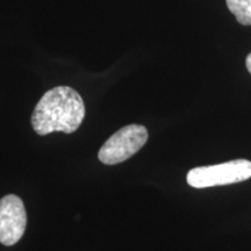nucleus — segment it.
<instances>
[{
	"instance_id": "3",
	"label": "nucleus",
	"mask_w": 251,
	"mask_h": 251,
	"mask_svg": "<svg viewBox=\"0 0 251 251\" xmlns=\"http://www.w3.org/2000/svg\"><path fill=\"white\" fill-rule=\"evenodd\" d=\"M148 141L144 126L129 125L121 128L103 143L99 150V161L107 165L119 164L134 156Z\"/></svg>"
},
{
	"instance_id": "6",
	"label": "nucleus",
	"mask_w": 251,
	"mask_h": 251,
	"mask_svg": "<svg viewBox=\"0 0 251 251\" xmlns=\"http://www.w3.org/2000/svg\"><path fill=\"white\" fill-rule=\"evenodd\" d=\"M246 64H247V69H248V71H249L250 74H251V54L248 55L247 61H246Z\"/></svg>"
},
{
	"instance_id": "2",
	"label": "nucleus",
	"mask_w": 251,
	"mask_h": 251,
	"mask_svg": "<svg viewBox=\"0 0 251 251\" xmlns=\"http://www.w3.org/2000/svg\"><path fill=\"white\" fill-rule=\"evenodd\" d=\"M251 177V162L236 159L222 164L199 166L188 171L187 184L194 188H206L241 183Z\"/></svg>"
},
{
	"instance_id": "5",
	"label": "nucleus",
	"mask_w": 251,
	"mask_h": 251,
	"mask_svg": "<svg viewBox=\"0 0 251 251\" xmlns=\"http://www.w3.org/2000/svg\"><path fill=\"white\" fill-rule=\"evenodd\" d=\"M229 11L243 26L251 25V0H226Z\"/></svg>"
},
{
	"instance_id": "1",
	"label": "nucleus",
	"mask_w": 251,
	"mask_h": 251,
	"mask_svg": "<svg viewBox=\"0 0 251 251\" xmlns=\"http://www.w3.org/2000/svg\"><path fill=\"white\" fill-rule=\"evenodd\" d=\"M85 117V105L80 94L69 86H57L43 94L37 102L31 127L39 135L54 131L75 133Z\"/></svg>"
},
{
	"instance_id": "4",
	"label": "nucleus",
	"mask_w": 251,
	"mask_h": 251,
	"mask_svg": "<svg viewBox=\"0 0 251 251\" xmlns=\"http://www.w3.org/2000/svg\"><path fill=\"white\" fill-rule=\"evenodd\" d=\"M27 213L23 200L14 194L0 199V243L14 246L26 230Z\"/></svg>"
}]
</instances>
